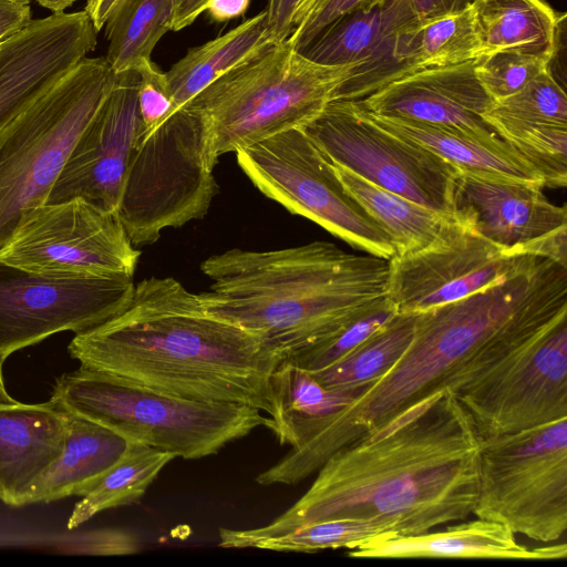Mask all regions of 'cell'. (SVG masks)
<instances>
[{
	"label": "cell",
	"instance_id": "cell-1",
	"mask_svg": "<svg viewBox=\"0 0 567 567\" xmlns=\"http://www.w3.org/2000/svg\"><path fill=\"white\" fill-rule=\"evenodd\" d=\"M482 436L450 391L432 394L340 447L308 491L271 523L219 528L221 548L332 518H383L393 535L465 519L477 498Z\"/></svg>",
	"mask_w": 567,
	"mask_h": 567
},
{
	"label": "cell",
	"instance_id": "cell-2",
	"mask_svg": "<svg viewBox=\"0 0 567 567\" xmlns=\"http://www.w3.org/2000/svg\"><path fill=\"white\" fill-rule=\"evenodd\" d=\"M558 276L538 260L462 299L415 313L413 338L396 362L343 410L319 421L307 440L261 473L268 485H293L340 447L440 391L454 395L540 336L554 312Z\"/></svg>",
	"mask_w": 567,
	"mask_h": 567
},
{
	"label": "cell",
	"instance_id": "cell-3",
	"mask_svg": "<svg viewBox=\"0 0 567 567\" xmlns=\"http://www.w3.org/2000/svg\"><path fill=\"white\" fill-rule=\"evenodd\" d=\"M82 367L195 401L275 414L271 377L284 357L257 336L209 312L171 277L134 287L127 306L68 347Z\"/></svg>",
	"mask_w": 567,
	"mask_h": 567
},
{
	"label": "cell",
	"instance_id": "cell-4",
	"mask_svg": "<svg viewBox=\"0 0 567 567\" xmlns=\"http://www.w3.org/2000/svg\"><path fill=\"white\" fill-rule=\"evenodd\" d=\"M204 307L260 338L284 359L319 344L388 298V260L329 241L274 249L233 248L205 259Z\"/></svg>",
	"mask_w": 567,
	"mask_h": 567
},
{
	"label": "cell",
	"instance_id": "cell-5",
	"mask_svg": "<svg viewBox=\"0 0 567 567\" xmlns=\"http://www.w3.org/2000/svg\"><path fill=\"white\" fill-rule=\"evenodd\" d=\"M355 65H326L274 42L230 69L183 109L203 122L208 153L218 158L281 132L303 127L332 101Z\"/></svg>",
	"mask_w": 567,
	"mask_h": 567
},
{
	"label": "cell",
	"instance_id": "cell-6",
	"mask_svg": "<svg viewBox=\"0 0 567 567\" xmlns=\"http://www.w3.org/2000/svg\"><path fill=\"white\" fill-rule=\"evenodd\" d=\"M50 400L127 442L184 460L215 455L268 420L249 405L187 400L82 365L56 380Z\"/></svg>",
	"mask_w": 567,
	"mask_h": 567
},
{
	"label": "cell",
	"instance_id": "cell-7",
	"mask_svg": "<svg viewBox=\"0 0 567 567\" xmlns=\"http://www.w3.org/2000/svg\"><path fill=\"white\" fill-rule=\"evenodd\" d=\"M117 80L104 58H83L0 130V249L42 204L81 133Z\"/></svg>",
	"mask_w": 567,
	"mask_h": 567
},
{
	"label": "cell",
	"instance_id": "cell-8",
	"mask_svg": "<svg viewBox=\"0 0 567 567\" xmlns=\"http://www.w3.org/2000/svg\"><path fill=\"white\" fill-rule=\"evenodd\" d=\"M214 167L203 122L187 109L138 136L117 209L133 246L203 218L218 193Z\"/></svg>",
	"mask_w": 567,
	"mask_h": 567
},
{
	"label": "cell",
	"instance_id": "cell-9",
	"mask_svg": "<svg viewBox=\"0 0 567 567\" xmlns=\"http://www.w3.org/2000/svg\"><path fill=\"white\" fill-rule=\"evenodd\" d=\"M477 518L550 543L567 529V417L482 437Z\"/></svg>",
	"mask_w": 567,
	"mask_h": 567
},
{
	"label": "cell",
	"instance_id": "cell-10",
	"mask_svg": "<svg viewBox=\"0 0 567 567\" xmlns=\"http://www.w3.org/2000/svg\"><path fill=\"white\" fill-rule=\"evenodd\" d=\"M255 187L292 214L372 256L395 255L390 235L351 197L330 161L301 127L235 152Z\"/></svg>",
	"mask_w": 567,
	"mask_h": 567
},
{
	"label": "cell",
	"instance_id": "cell-11",
	"mask_svg": "<svg viewBox=\"0 0 567 567\" xmlns=\"http://www.w3.org/2000/svg\"><path fill=\"white\" fill-rule=\"evenodd\" d=\"M324 156L374 185L452 216L461 169L383 130L354 101H331L301 127Z\"/></svg>",
	"mask_w": 567,
	"mask_h": 567
},
{
	"label": "cell",
	"instance_id": "cell-12",
	"mask_svg": "<svg viewBox=\"0 0 567 567\" xmlns=\"http://www.w3.org/2000/svg\"><path fill=\"white\" fill-rule=\"evenodd\" d=\"M133 275L42 274L0 261V365L52 334L94 328L130 302Z\"/></svg>",
	"mask_w": 567,
	"mask_h": 567
},
{
	"label": "cell",
	"instance_id": "cell-13",
	"mask_svg": "<svg viewBox=\"0 0 567 567\" xmlns=\"http://www.w3.org/2000/svg\"><path fill=\"white\" fill-rule=\"evenodd\" d=\"M140 255L117 213L75 198L25 212L0 261L42 274L134 275Z\"/></svg>",
	"mask_w": 567,
	"mask_h": 567
},
{
	"label": "cell",
	"instance_id": "cell-14",
	"mask_svg": "<svg viewBox=\"0 0 567 567\" xmlns=\"http://www.w3.org/2000/svg\"><path fill=\"white\" fill-rule=\"evenodd\" d=\"M482 437L567 417V318L455 395Z\"/></svg>",
	"mask_w": 567,
	"mask_h": 567
},
{
	"label": "cell",
	"instance_id": "cell-15",
	"mask_svg": "<svg viewBox=\"0 0 567 567\" xmlns=\"http://www.w3.org/2000/svg\"><path fill=\"white\" fill-rule=\"evenodd\" d=\"M537 258L509 256L450 217L431 244L388 260L386 295L399 313H420L501 282Z\"/></svg>",
	"mask_w": 567,
	"mask_h": 567
},
{
	"label": "cell",
	"instance_id": "cell-16",
	"mask_svg": "<svg viewBox=\"0 0 567 567\" xmlns=\"http://www.w3.org/2000/svg\"><path fill=\"white\" fill-rule=\"evenodd\" d=\"M452 217L509 256H537L567 267V210L543 185L460 171Z\"/></svg>",
	"mask_w": 567,
	"mask_h": 567
},
{
	"label": "cell",
	"instance_id": "cell-17",
	"mask_svg": "<svg viewBox=\"0 0 567 567\" xmlns=\"http://www.w3.org/2000/svg\"><path fill=\"white\" fill-rule=\"evenodd\" d=\"M141 130L138 74L120 73L71 150L45 204L79 198L101 210L117 213Z\"/></svg>",
	"mask_w": 567,
	"mask_h": 567
},
{
	"label": "cell",
	"instance_id": "cell-18",
	"mask_svg": "<svg viewBox=\"0 0 567 567\" xmlns=\"http://www.w3.org/2000/svg\"><path fill=\"white\" fill-rule=\"evenodd\" d=\"M85 10L31 20L0 43V130L96 47Z\"/></svg>",
	"mask_w": 567,
	"mask_h": 567
},
{
	"label": "cell",
	"instance_id": "cell-19",
	"mask_svg": "<svg viewBox=\"0 0 567 567\" xmlns=\"http://www.w3.org/2000/svg\"><path fill=\"white\" fill-rule=\"evenodd\" d=\"M415 22L409 0H372L331 22L299 53L326 65H355L332 101H359L393 81L392 50Z\"/></svg>",
	"mask_w": 567,
	"mask_h": 567
},
{
	"label": "cell",
	"instance_id": "cell-20",
	"mask_svg": "<svg viewBox=\"0 0 567 567\" xmlns=\"http://www.w3.org/2000/svg\"><path fill=\"white\" fill-rule=\"evenodd\" d=\"M473 63L419 71L355 102L373 114L455 127L515 151L483 117L494 101L480 84Z\"/></svg>",
	"mask_w": 567,
	"mask_h": 567
},
{
	"label": "cell",
	"instance_id": "cell-21",
	"mask_svg": "<svg viewBox=\"0 0 567 567\" xmlns=\"http://www.w3.org/2000/svg\"><path fill=\"white\" fill-rule=\"evenodd\" d=\"M353 558H472L551 560L567 557V544L530 549L505 525L477 518L417 535L377 536L347 551Z\"/></svg>",
	"mask_w": 567,
	"mask_h": 567
},
{
	"label": "cell",
	"instance_id": "cell-22",
	"mask_svg": "<svg viewBox=\"0 0 567 567\" xmlns=\"http://www.w3.org/2000/svg\"><path fill=\"white\" fill-rule=\"evenodd\" d=\"M66 412L51 400L0 405V499L22 506L30 487L64 446Z\"/></svg>",
	"mask_w": 567,
	"mask_h": 567
},
{
	"label": "cell",
	"instance_id": "cell-23",
	"mask_svg": "<svg viewBox=\"0 0 567 567\" xmlns=\"http://www.w3.org/2000/svg\"><path fill=\"white\" fill-rule=\"evenodd\" d=\"M126 446L127 441L112 430L66 412L62 453L30 487L22 505L84 496L118 461Z\"/></svg>",
	"mask_w": 567,
	"mask_h": 567
},
{
	"label": "cell",
	"instance_id": "cell-24",
	"mask_svg": "<svg viewBox=\"0 0 567 567\" xmlns=\"http://www.w3.org/2000/svg\"><path fill=\"white\" fill-rule=\"evenodd\" d=\"M359 107L383 130L430 151L463 172L532 182L544 187L542 175L513 150L488 144L455 127L378 115Z\"/></svg>",
	"mask_w": 567,
	"mask_h": 567
},
{
	"label": "cell",
	"instance_id": "cell-25",
	"mask_svg": "<svg viewBox=\"0 0 567 567\" xmlns=\"http://www.w3.org/2000/svg\"><path fill=\"white\" fill-rule=\"evenodd\" d=\"M266 16L265 10L227 33L188 50L166 72L173 101L169 115L230 69L274 43L267 35Z\"/></svg>",
	"mask_w": 567,
	"mask_h": 567
},
{
	"label": "cell",
	"instance_id": "cell-26",
	"mask_svg": "<svg viewBox=\"0 0 567 567\" xmlns=\"http://www.w3.org/2000/svg\"><path fill=\"white\" fill-rule=\"evenodd\" d=\"M275 414L265 427L280 444L291 449L301 445L313 426L344 408L359 395L355 390H331L322 386L308 371L284 360L271 377Z\"/></svg>",
	"mask_w": 567,
	"mask_h": 567
},
{
	"label": "cell",
	"instance_id": "cell-27",
	"mask_svg": "<svg viewBox=\"0 0 567 567\" xmlns=\"http://www.w3.org/2000/svg\"><path fill=\"white\" fill-rule=\"evenodd\" d=\"M472 13L482 55L519 51L550 60L558 13L545 0H475Z\"/></svg>",
	"mask_w": 567,
	"mask_h": 567
},
{
	"label": "cell",
	"instance_id": "cell-28",
	"mask_svg": "<svg viewBox=\"0 0 567 567\" xmlns=\"http://www.w3.org/2000/svg\"><path fill=\"white\" fill-rule=\"evenodd\" d=\"M480 56L482 49L472 7L425 23L415 21L395 37L392 50L393 81L427 69L471 62Z\"/></svg>",
	"mask_w": 567,
	"mask_h": 567
},
{
	"label": "cell",
	"instance_id": "cell-29",
	"mask_svg": "<svg viewBox=\"0 0 567 567\" xmlns=\"http://www.w3.org/2000/svg\"><path fill=\"white\" fill-rule=\"evenodd\" d=\"M331 165L348 194L390 235L394 256L431 244L452 217L379 187L338 164Z\"/></svg>",
	"mask_w": 567,
	"mask_h": 567
},
{
	"label": "cell",
	"instance_id": "cell-30",
	"mask_svg": "<svg viewBox=\"0 0 567 567\" xmlns=\"http://www.w3.org/2000/svg\"><path fill=\"white\" fill-rule=\"evenodd\" d=\"M178 0H120L105 27V59L116 73L135 71L161 38L173 30Z\"/></svg>",
	"mask_w": 567,
	"mask_h": 567
},
{
	"label": "cell",
	"instance_id": "cell-31",
	"mask_svg": "<svg viewBox=\"0 0 567 567\" xmlns=\"http://www.w3.org/2000/svg\"><path fill=\"white\" fill-rule=\"evenodd\" d=\"M176 458L152 446L127 442L118 461L100 482L78 502L68 519L74 529L97 513L140 501L164 467Z\"/></svg>",
	"mask_w": 567,
	"mask_h": 567
},
{
	"label": "cell",
	"instance_id": "cell-32",
	"mask_svg": "<svg viewBox=\"0 0 567 567\" xmlns=\"http://www.w3.org/2000/svg\"><path fill=\"white\" fill-rule=\"evenodd\" d=\"M415 313H398L385 327L330 367L311 373L324 388L359 394L382 377L409 347Z\"/></svg>",
	"mask_w": 567,
	"mask_h": 567
},
{
	"label": "cell",
	"instance_id": "cell-33",
	"mask_svg": "<svg viewBox=\"0 0 567 567\" xmlns=\"http://www.w3.org/2000/svg\"><path fill=\"white\" fill-rule=\"evenodd\" d=\"M382 535H393V526L383 518H332L300 525L285 533L250 540L245 548L285 553L352 549Z\"/></svg>",
	"mask_w": 567,
	"mask_h": 567
},
{
	"label": "cell",
	"instance_id": "cell-34",
	"mask_svg": "<svg viewBox=\"0 0 567 567\" xmlns=\"http://www.w3.org/2000/svg\"><path fill=\"white\" fill-rule=\"evenodd\" d=\"M496 132L543 177L544 187L567 184V124L524 122L483 115Z\"/></svg>",
	"mask_w": 567,
	"mask_h": 567
},
{
	"label": "cell",
	"instance_id": "cell-35",
	"mask_svg": "<svg viewBox=\"0 0 567 567\" xmlns=\"http://www.w3.org/2000/svg\"><path fill=\"white\" fill-rule=\"evenodd\" d=\"M398 313L395 305L388 297L377 309L353 321L332 338L285 360L310 373L321 371L351 353Z\"/></svg>",
	"mask_w": 567,
	"mask_h": 567
},
{
	"label": "cell",
	"instance_id": "cell-36",
	"mask_svg": "<svg viewBox=\"0 0 567 567\" xmlns=\"http://www.w3.org/2000/svg\"><path fill=\"white\" fill-rule=\"evenodd\" d=\"M485 114L524 122L567 124V95L546 70L513 95L494 102Z\"/></svg>",
	"mask_w": 567,
	"mask_h": 567
},
{
	"label": "cell",
	"instance_id": "cell-37",
	"mask_svg": "<svg viewBox=\"0 0 567 567\" xmlns=\"http://www.w3.org/2000/svg\"><path fill=\"white\" fill-rule=\"evenodd\" d=\"M475 75L496 102L508 97L548 70L549 58L519 51H497L474 60Z\"/></svg>",
	"mask_w": 567,
	"mask_h": 567
},
{
	"label": "cell",
	"instance_id": "cell-38",
	"mask_svg": "<svg viewBox=\"0 0 567 567\" xmlns=\"http://www.w3.org/2000/svg\"><path fill=\"white\" fill-rule=\"evenodd\" d=\"M138 74V109L144 136L158 126L172 111V95L166 73L157 69L151 59L143 60L135 69Z\"/></svg>",
	"mask_w": 567,
	"mask_h": 567
},
{
	"label": "cell",
	"instance_id": "cell-39",
	"mask_svg": "<svg viewBox=\"0 0 567 567\" xmlns=\"http://www.w3.org/2000/svg\"><path fill=\"white\" fill-rule=\"evenodd\" d=\"M370 1L372 0H319L287 40L299 52L331 22Z\"/></svg>",
	"mask_w": 567,
	"mask_h": 567
},
{
	"label": "cell",
	"instance_id": "cell-40",
	"mask_svg": "<svg viewBox=\"0 0 567 567\" xmlns=\"http://www.w3.org/2000/svg\"><path fill=\"white\" fill-rule=\"evenodd\" d=\"M73 543L74 546L68 549L90 555H128L138 553L143 548V543L136 534L120 528L84 533L79 535Z\"/></svg>",
	"mask_w": 567,
	"mask_h": 567
},
{
	"label": "cell",
	"instance_id": "cell-41",
	"mask_svg": "<svg viewBox=\"0 0 567 567\" xmlns=\"http://www.w3.org/2000/svg\"><path fill=\"white\" fill-rule=\"evenodd\" d=\"M301 0H269L266 9L267 35L271 42H281L293 30V16Z\"/></svg>",
	"mask_w": 567,
	"mask_h": 567
},
{
	"label": "cell",
	"instance_id": "cell-42",
	"mask_svg": "<svg viewBox=\"0 0 567 567\" xmlns=\"http://www.w3.org/2000/svg\"><path fill=\"white\" fill-rule=\"evenodd\" d=\"M475 0H409L417 23L456 14L471 8Z\"/></svg>",
	"mask_w": 567,
	"mask_h": 567
},
{
	"label": "cell",
	"instance_id": "cell-43",
	"mask_svg": "<svg viewBox=\"0 0 567 567\" xmlns=\"http://www.w3.org/2000/svg\"><path fill=\"white\" fill-rule=\"evenodd\" d=\"M29 0H0V43L31 21Z\"/></svg>",
	"mask_w": 567,
	"mask_h": 567
},
{
	"label": "cell",
	"instance_id": "cell-44",
	"mask_svg": "<svg viewBox=\"0 0 567 567\" xmlns=\"http://www.w3.org/2000/svg\"><path fill=\"white\" fill-rule=\"evenodd\" d=\"M250 0H207L205 11L212 20L226 22L245 14Z\"/></svg>",
	"mask_w": 567,
	"mask_h": 567
},
{
	"label": "cell",
	"instance_id": "cell-45",
	"mask_svg": "<svg viewBox=\"0 0 567 567\" xmlns=\"http://www.w3.org/2000/svg\"><path fill=\"white\" fill-rule=\"evenodd\" d=\"M207 0H178L173 31L190 25L205 11Z\"/></svg>",
	"mask_w": 567,
	"mask_h": 567
},
{
	"label": "cell",
	"instance_id": "cell-46",
	"mask_svg": "<svg viewBox=\"0 0 567 567\" xmlns=\"http://www.w3.org/2000/svg\"><path fill=\"white\" fill-rule=\"evenodd\" d=\"M84 10L99 32L120 0H85Z\"/></svg>",
	"mask_w": 567,
	"mask_h": 567
},
{
	"label": "cell",
	"instance_id": "cell-47",
	"mask_svg": "<svg viewBox=\"0 0 567 567\" xmlns=\"http://www.w3.org/2000/svg\"><path fill=\"white\" fill-rule=\"evenodd\" d=\"M318 1L319 0H301L293 16V29L307 18Z\"/></svg>",
	"mask_w": 567,
	"mask_h": 567
},
{
	"label": "cell",
	"instance_id": "cell-48",
	"mask_svg": "<svg viewBox=\"0 0 567 567\" xmlns=\"http://www.w3.org/2000/svg\"><path fill=\"white\" fill-rule=\"evenodd\" d=\"M31 1V0H29ZM40 6L54 12H63L71 7L75 0H35Z\"/></svg>",
	"mask_w": 567,
	"mask_h": 567
},
{
	"label": "cell",
	"instance_id": "cell-49",
	"mask_svg": "<svg viewBox=\"0 0 567 567\" xmlns=\"http://www.w3.org/2000/svg\"><path fill=\"white\" fill-rule=\"evenodd\" d=\"M17 403L18 401L14 400L6 390L2 377V365H0V405H12Z\"/></svg>",
	"mask_w": 567,
	"mask_h": 567
}]
</instances>
